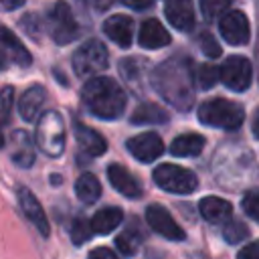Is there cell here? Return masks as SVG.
I'll use <instances>...</instances> for the list:
<instances>
[{"label":"cell","mask_w":259,"mask_h":259,"mask_svg":"<svg viewBox=\"0 0 259 259\" xmlns=\"http://www.w3.org/2000/svg\"><path fill=\"white\" fill-rule=\"evenodd\" d=\"M154 87L168 103L186 111L194 99V75L190 61L170 59L154 71Z\"/></svg>","instance_id":"cell-1"},{"label":"cell","mask_w":259,"mask_h":259,"mask_svg":"<svg viewBox=\"0 0 259 259\" xmlns=\"http://www.w3.org/2000/svg\"><path fill=\"white\" fill-rule=\"evenodd\" d=\"M85 107L101 119H117L125 109V93L109 77H91L81 91Z\"/></svg>","instance_id":"cell-2"},{"label":"cell","mask_w":259,"mask_h":259,"mask_svg":"<svg viewBox=\"0 0 259 259\" xmlns=\"http://www.w3.org/2000/svg\"><path fill=\"white\" fill-rule=\"evenodd\" d=\"M198 119L204 125H212V127H223V130H239L243 125L245 119V111L239 103L223 99V97H214L210 101H204L198 107Z\"/></svg>","instance_id":"cell-3"},{"label":"cell","mask_w":259,"mask_h":259,"mask_svg":"<svg viewBox=\"0 0 259 259\" xmlns=\"http://www.w3.org/2000/svg\"><path fill=\"white\" fill-rule=\"evenodd\" d=\"M67 132L59 111H45L36 123V146L51 158H59L65 152Z\"/></svg>","instance_id":"cell-4"},{"label":"cell","mask_w":259,"mask_h":259,"mask_svg":"<svg viewBox=\"0 0 259 259\" xmlns=\"http://www.w3.org/2000/svg\"><path fill=\"white\" fill-rule=\"evenodd\" d=\"M152 176L162 190L174 192V194H188V192H194L198 186L196 174L176 164H160Z\"/></svg>","instance_id":"cell-5"},{"label":"cell","mask_w":259,"mask_h":259,"mask_svg":"<svg viewBox=\"0 0 259 259\" xmlns=\"http://www.w3.org/2000/svg\"><path fill=\"white\" fill-rule=\"evenodd\" d=\"M105 67H107V49L97 38L83 42L73 55V69L79 77H93Z\"/></svg>","instance_id":"cell-6"},{"label":"cell","mask_w":259,"mask_h":259,"mask_svg":"<svg viewBox=\"0 0 259 259\" xmlns=\"http://www.w3.org/2000/svg\"><path fill=\"white\" fill-rule=\"evenodd\" d=\"M49 24L55 42L67 45L77 36V22L65 0H57L49 10Z\"/></svg>","instance_id":"cell-7"},{"label":"cell","mask_w":259,"mask_h":259,"mask_svg":"<svg viewBox=\"0 0 259 259\" xmlns=\"http://www.w3.org/2000/svg\"><path fill=\"white\" fill-rule=\"evenodd\" d=\"M253 69L251 63L245 57H229L223 67H221V81L231 89V91H245L251 85Z\"/></svg>","instance_id":"cell-8"},{"label":"cell","mask_w":259,"mask_h":259,"mask_svg":"<svg viewBox=\"0 0 259 259\" xmlns=\"http://www.w3.org/2000/svg\"><path fill=\"white\" fill-rule=\"evenodd\" d=\"M146 223L150 225L152 231H156L158 235H162L164 239H170V241H182L186 237L184 229L172 219V214L160 206V204H150L146 208Z\"/></svg>","instance_id":"cell-9"},{"label":"cell","mask_w":259,"mask_h":259,"mask_svg":"<svg viewBox=\"0 0 259 259\" xmlns=\"http://www.w3.org/2000/svg\"><path fill=\"white\" fill-rule=\"evenodd\" d=\"M127 150L140 162H154L156 158L162 156L164 142H162V138L158 134L146 132V134H138V136L130 138L127 140Z\"/></svg>","instance_id":"cell-10"},{"label":"cell","mask_w":259,"mask_h":259,"mask_svg":"<svg viewBox=\"0 0 259 259\" xmlns=\"http://www.w3.org/2000/svg\"><path fill=\"white\" fill-rule=\"evenodd\" d=\"M219 30H221V36L229 45L239 47L249 40V20L241 10L227 12L219 22Z\"/></svg>","instance_id":"cell-11"},{"label":"cell","mask_w":259,"mask_h":259,"mask_svg":"<svg viewBox=\"0 0 259 259\" xmlns=\"http://www.w3.org/2000/svg\"><path fill=\"white\" fill-rule=\"evenodd\" d=\"M18 202H20V208H22L24 217L38 229V233H40L42 237H49V233H51L49 219H47V214H45L40 202L36 200V196H34L28 188L20 186V188H18Z\"/></svg>","instance_id":"cell-12"},{"label":"cell","mask_w":259,"mask_h":259,"mask_svg":"<svg viewBox=\"0 0 259 259\" xmlns=\"http://www.w3.org/2000/svg\"><path fill=\"white\" fill-rule=\"evenodd\" d=\"M103 32L107 34L109 40L119 45L121 49H127L132 45V32H134V22L125 14H113L103 22Z\"/></svg>","instance_id":"cell-13"},{"label":"cell","mask_w":259,"mask_h":259,"mask_svg":"<svg viewBox=\"0 0 259 259\" xmlns=\"http://www.w3.org/2000/svg\"><path fill=\"white\" fill-rule=\"evenodd\" d=\"M107 178L111 182V186L123 194L125 198H140L142 196V186L140 182L121 166V164H111L107 168Z\"/></svg>","instance_id":"cell-14"},{"label":"cell","mask_w":259,"mask_h":259,"mask_svg":"<svg viewBox=\"0 0 259 259\" xmlns=\"http://www.w3.org/2000/svg\"><path fill=\"white\" fill-rule=\"evenodd\" d=\"M166 18L170 20L172 26L178 30H192L194 26V10L190 0H166Z\"/></svg>","instance_id":"cell-15"},{"label":"cell","mask_w":259,"mask_h":259,"mask_svg":"<svg viewBox=\"0 0 259 259\" xmlns=\"http://www.w3.org/2000/svg\"><path fill=\"white\" fill-rule=\"evenodd\" d=\"M73 130H75V138H77V142H79V146L85 154H89V156L105 154L107 142L99 132H95L93 127H89L85 123H79V121H73Z\"/></svg>","instance_id":"cell-16"},{"label":"cell","mask_w":259,"mask_h":259,"mask_svg":"<svg viewBox=\"0 0 259 259\" xmlns=\"http://www.w3.org/2000/svg\"><path fill=\"white\" fill-rule=\"evenodd\" d=\"M198 210L202 214L204 221L212 223V225H221V223H229L231 219V212H233V206L231 202H227L225 198H219V196H204L200 202H198Z\"/></svg>","instance_id":"cell-17"},{"label":"cell","mask_w":259,"mask_h":259,"mask_svg":"<svg viewBox=\"0 0 259 259\" xmlns=\"http://www.w3.org/2000/svg\"><path fill=\"white\" fill-rule=\"evenodd\" d=\"M138 42L144 49H160V47H166L170 42V34L156 18H148L140 28Z\"/></svg>","instance_id":"cell-18"},{"label":"cell","mask_w":259,"mask_h":259,"mask_svg":"<svg viewBox=\"0 0 259 259\" xmlns=\"http://www.w3.org/2000/svg\"><path fill=\"white\" fill-rule=\"evenodd\" d=\"M45 97H47V93H45V87H40V85H32L30 89H26L22 93V97L18 99L20 117L24 121H32L36 117V113L40 111V107L45 103Z\"/></svg>","instance_id":"cell-19"},{"label":"cell","mask_w":259,"mask_h":259,"mask_svg":"<svg viewBox=\"0 0 259 259\" xmlns=\"http://www.w3.org/2000/svg\"><path fill=\"white\" fill-rule=\"evenodd\" d=\"M2 53H4V57H8L12 63H16L20 67H28L32 63L30 53L24 49V45L6 26L2 28Z\"/></svg>","instance_id":"cell-20"},{"label":"cell","mask_w":259,"mask_h":259,"mask_svg":"<svg viewBox=\"0 0 259 259\" xmlns=\"http://www.w3.org/2000/svg\"><path fill=\"white\" fill-rule=\"evenodd\" d=\"M121 219H123L121 208H117V206H105V208L97 210V212L93 214V219H91L93 233H97V235H107V233H111L115 227H119Z\"/></svg>","instance_id":"cell-21"},{"label":"cell","mask_w":259,"mask_h":259,"mask_svg":"<svg viewBox=\"0 0 259 259\" xmlns=\"http://www.w3.org/2000/svg\"><path fill=\"white\" fill-rule=\"evenodd\" d=\"M204 148V138L200 134H182L178 138H174L170 152L172 156L178 158H188V156H198Z\"/></svg>","instance_id":"cell-22"},{"label":"cell","mask_w":259,"mask_h":259,"mask_svg":"<svg viewBox=\"0 0 259 259\" xmlns=\"http://www.w3.org/2000/svg\"><path fill=\"white\" fill-rule=\"evenodd\" d=\"M75 194H77V198H79L81 202L93 204V202L101 196V184H99V180H97L91 172H85V174H81V176L77 178V182H75Z\"/></svg>","instance_id":"cell-23"},{"label":"cell","mask_w":259,"mask_h":259,"mask_svg":"<svg viewBox=\"0 0 259 259\" xmlns=\"http://www.w3.org/2000/svg\"><path fill=\"white\" fill-rule=\"evenodd\" d=\"M146 65H150L148 61L140 59V57H132V59H123L119 63V73L123 75V79L134 87V91H140L138 83H142L146 79Z\"/></svg>","instance_id":"cell-24"},{"label":"cell","mask_w":259,"mask_h":259,"mask_svg":"<svg viewBox=\"0 0 259 259\" xmlns=\"http://www.w3.org/2000/svg\"><path fill=\"white\" fill-rule=\"evenodd\" d=\"M162 121H168V113L156 103H142L132 113V123H136V125L162 123Z\"/></svg>","instance_id":"cell-25"},{"label":"cell","mask_w":259,"mask_h":259,"mask_svg":"<svg viewBox=\"0 0 259 259\" xmlns=\"http://www.w3.org/2000/svg\"><path fill=\"white\" fill-rule=\"evenodd\" d=\"M14 144H16V150L12 154L14 164H18L20 168H30L34 164V152L30 146V138L24 132H14Z\"/></svg>","instance_id":"cell-26"},{"label":"cell","mask_w":259,"mask_h":259,"mask_svg":"<svg viewBox=\"0 0 259 259\" xmlns=\"http://www.w3.org/2000/svg\"><path fill=\"white\" fill-rule=\"evenodd\" d=\"M140 243H142V231L138 229L136 223H134L132 227H127V229H125L121 235H117V239H115L117 251H121V255H125V257L136 255Z\"/></svg>","instance_id":"cell-27"},{"label":"cell","mask_w":259,"mask_h":259,"mask_svg":"<svg viewBox=\"0 0 259 259\" xmlns=\"http://www.w3.org/2000/svg\"><path fill=\"white\" fill-rule=\"evenodd\" d=\"M223 237H225L227 243L237 245V243H241L243 239L249 237V227H247L243 221L233 219V221L225 223V227H223Z\"/></svg>","instance_id":"cell-28"},{"label":"cell","mask_w":259,"mask_h":259,"mask_svg":"<svg viewBox=\"0 0 259 259\" xmlns=\"http://www.w3.org/2000/svg\"><path fill=\"white\" fill-rule=\"evenodd\" d=\"M93 235V227H91V221H85L83 217L75 219L73 225H71V241L75 245H81L85 241H89Z\"/></svg>","instance_id":"cell-29"},{"label":"cell","mask_w":259,"mask_h":259,"mask_svg":"<svg viewBox=\"0 0 259 259\" xmlns=\"http://www.w3.org/2000/svg\"><path fill=\"white\" fill-rule=\"evenodd\" d=\"M221 79V69H217L214 65H200L198 73H196V81L200 89H210L214 87V83Z\"/></svg>","instance_id":"cell-30"},{"label":"cell","mask_w":259,"mask_h":259,"mask_svg":"<svg viewBox=\"0 0 259 259\" xmlns=\"http://www.w3.org/2000/svg\"><path fill=\"white\" fill-rule=\"evenodd\" d=\"M233 0H200V12L204 18H214L219 14H223Z\"/></svg>","instance_id":"cell-31"},{"label":"cell","mask_w":259,"mask_h":259,"mask_svg":"<svg viewBox=\"0 0 259 259\" xmlns=\"http://www.w3.org/2000/svg\"><path fill=\"white\" fill-rule=\"evenodd\" d=\"M241 206H243V210H245L247 217H251L253 221L259 223V190H249L243 196Z\"/></svg>","instance_id":"cell-32"},{"label":"cell","mask_w":259,"mask_h":259,"mask_svg":"<svg viewBox=\"0 0 259 259\" xmlns=\"http://www.w3.org/2000/svg\"><path fill=\"white\" fill-rule=\"evenodd\" d=\"M198 45H200L202 53H204L206 57H210V59H214V57L221 55V47H219V42H217L208 32H202V34L198 36Z\"/></svg>","instance_id":"cell-33"},{"label":"cell","mask_w":259,"mask_h":259,"mask_svg":"<svg viewBox=\"0 0 259 259\" xmlns=\"http://www.w3.org/2000/svg\"><path fill=\"white\" fill-rule=\"evenodd\" d=\"M0 99H2V119H4V123H8L10 109H12V99H14V91H12V87H4Z\"/></svg>","instance_id":"cell-34"},{"label":"cell","mask_w":259,"mask_h":259,"mask_svg":"<svg viewBox=\"0 0 259 259\" xmlns=\"http://www.w3.org/2000/svg\"><path fill=\"white\" fill-rule=\"evenodd\" d=\"M237 259H259V241H253V243L245 245V247L239 251Z\"/></svg>","instance_id":"cell-35"},{"label":"cell","mask_w":259,"mask_h":259,"mask_svg":"<svg viewBox=\"0 0 259 259\" xmlns=\"http://www.w3.org/2000/svg\"><path fill=\"white\" fill-rule=\"evenodd\" d=\"M87 259H119V257H117L115 251H111L109 247H97V249H93V251L87 255Z\"/></svg>","instance_id":"cell-36"},{"label":"cell","mask_w":259,"mask_h":259,"mask_svg":"<svg viewBox=\"0 0 259 259\" xmlns=\"http://www.w3.org/2000/svg\"><path fill=\"white\" fill-rule=\"evenodd\" d=\"M125 6H130V8H134V10H144V8H148V6H152V2L154 0H121Z\"/></svg>","instance_id":"cell-37"},{"label":"cell","mask_w":259,"mask_h":259,"mask_svg":"<svg viewBox=\"0 0 259 259\" xmlns=\"http://www.w3.org/2000/svg\"><path fill=\"white\" fill-rule=\"evenodd\" d=\"M22 4H24V0H2L4 10H14V8H20Z\"/></svg>","instance_id":"cell-38"},{"label":"cell","mask_w":259,"mask_h":259,"mask_svg":"<svg viewBox=\"0 0 259 259\" xmlns=\"http://www.w3.org/2000/svg\"><path fill=\"white\" fill-rule=\"evenodd\" d=\"M253 136L259 140V109H257V113L253 117Z\"/></svg>","instance_id":"cell-39"}]
</instances>
